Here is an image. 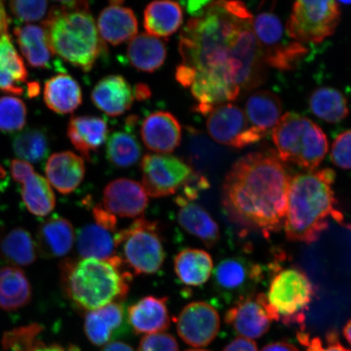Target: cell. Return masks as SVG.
Returning a JSON list of instances; mask_svg holds the SVG:
<instances>
[{
	"instance_id": "25",
	"label": "cell",
	"mask_w": 351,
	"mask_h": 351,
	"mask_svg": "<svg viewBox=\"0 0 351 351\" xmlns=\"http://www.w3.org/2000/svg\"><path fill=\"white\" fill-rule=\"evenodd\" d=\"M178 206V221L182 229L199 239L206 247H213L221 237L219 226L208 210L195 202L176 197Z\"/></svg>"
},
{
	"instance_id": "51",
	"label": "cell",
	"mask_w": 351,
	"mask_h": 351,
	"mask_svg": "<svg viewBox=\"0 0 351 351\" xmlns=\"http://www.w3.org/2000/svg\"><path fill=\"white\" fill-rule=\"evenodd\" d=\"M134 98L139 101L146 100L151 97L152 92L150 88L145 84H138L134 90Z\"/></svg>"
},
{
	"instance_id": "2",
	"label": "cell",
	"mask_w": 351,
	"mask_h": 351,
	"mask_svg": "<svg viewBox=\"0 0 351 351\" xmlns=\"http://www.w3.org/2000/svg\"><path fill=\"white\" fill-rule=\"evenodd\" d=\"M291 181L274 152L250 153L235 162L226 177L223 210L236 225L269 238L284 226Z\"/></svg>"
},
{
	"instance_id": "7",
	"label": "cell",
	"mask_w": 351,
	"mask_h": 351,
	"mask_svg": "<svg viewBox=\"0 0 351 351\" xmlns=\"http://www.w3.org/2000/svg\"><path fill=\"white\" fill-rule=\"evenodd\" d=\"M273 140L280 160L314 171L328 150L326 134L308 118L285 114L273 130Z\"/></svg>"
},
{
	"instance_id": "45",
	"label": "cell",
	"mask_w": 351,
	"mask_h": 351,
	"mask_svg": "<svg viewBox=\"0 0 351 351\" xmlns=\"http://www.w3.org/2000/svg\"><path fill=\"white\" fill-rule=\"evenodd\" d=\"M138 351H179V346L173 335L162 332L144 336Z\"/></svg>"
},
{
	"instance_id": "17",
	"label": "cell",
	"mask_w": 351,
	"mask_h": 351,
	"mask_svg": "<svg viewBox=\"0 0 351 351\" xmlns=\"http://www.w3.org/2000/svg\"><path fill=\"white\" fill-rule=\"evenodd\" d=\"M147 196L141 184L132 179L118 178L104 188L103 208L116 217L137 218L147 208Z\"/></svg>"
},
{
	"instance_id": "15",
	"label": "cell",
	"mask_w": 351,
	"mask_h": 351,
	"mask_svg": "<svg viewBox=\"0 0 351 351\" xmlns=\"http://www.w3.org/2000/svg\"><path fill=\"white\" fill-rule=\"evenodd\" d=\"M225 322L243 339L252 340L265 335L273 322L267 310L265 293L237 302L227 311Z\"/></svg>"
},
{
	"instance_id": "40",
	"label": "cell",
	"mask_w": 351,
	"mask_h": 351,
	"mask_svg": "<svg viewBox=\"0 0 351 351\" xmlns=\"http://www.w3.org/2000/svg\"><path fill=\"white\" fill-rule=\"evenodd\" d=\"M42 329L37 326L21 327L12 333L4 349L8 351H77L73 348L66 350L59 345H46L37 339Z\"/></svg>"
},
{
	"instance_id": "19",
	"label": "cell",
	"mask_w": 351,
	"mask_h": 351,
	"mask_svg": "<svg viewBox=\"0 0 351 351\" xmlns=\"http://www.w3.org/2000/svg\"><path fill=\"white\" fill-rule=\"evenodd\" d=\"M143 142L148 150L169 154L182 143V129L179 121L169 112L159 111L145 118L140 129Z\"/></svg>"
},
{
	"instance_id": "47",
	"label": "cell",
	"mask_w": 351,
	"mask_h": 351,
	"mask_svg": "<svg viewBox=\"0 0 351 351\" xmlns=\"http://www.w3.org/2000/svg\"><path fill=\"white\" fill-rule=\"evenodd\" d=\"M210 1H186L182 3L188 13L193 17H197L204 14L206 10L208 7Z\"/></svg>"
},
{
	"instance_id": "32",
	"label": "cell",
	"mask_w": 351,
	"mask_h": 351,
	"mask_svg": "<svg viewBox=\"0 0 351 351\" xmlns=\"http://www.w3.org/2000/svg\"><path fill=\"white\" fill-rule=\"evenodd\" d=\"M136 117L126 121L125 130H117L109 136L106 156L109 163L118 169H128L137 164L142 157V147L134 134Z\"/></svg>"
},
{
	"instance_id": "3",
	"label": "cell",
	"mask_w": 351,
	"mask_h": 351,
	"mask_svg": "<svg viewBox=\"0 0 351 351\" xmlns=\"http://www.w3.org/2000/svg\"><path fill=\"white\" fill-rule=\"evenodd\" d=\"M335 178V171L323 169L298 174L291 179L284 221L289 241L313 243L328 230L330 219L343 223L332 189Z\"/></svg>"
},
{
	"instance_id": "36",
	"label": "cell",
	"mask_w": 351,
	"mask_h": 351,
	"mask_svg": "<svg viewBox=\"0 0 351 351\" xmlns=\"http://www.w3.org/2000/svg\"><path fill=\"white\" fill-rule=\"evenodd\" d=\"M32 285L24 271L16 267L0 269V308L16 311L32 300Z\"/></svg>"
},
{
	"instance_id": "37",
	"label": "cell",
	"mask_w": 351,
	"mask_h": 351,
	"mask_svg": "<svg viewBox=\"0 0 351 351\" xmlns=\"http://www.w3.org/2000/svg\"><path fill=\"white\" fill-rule=\"evenodd\" d=\"M348 100L341 91L331 87H320L309 98V107L315 116L335 124L344 120L349 114Z\"/></svg>"
},
{
	"instance_id": "11",
	"label": "cell",
	"mask_w": 351,
	"mask_h": 351,
	"mask_svg": "<svg viewBox=\"0 0 351 351\" xmlns=\"http://www.w3.org/2000/svg\"><path fill=\"white\" fill-rule=\"evenodd\" d=\"M141 172L147 195L159 199L177 194L195 170L185 160L169 154H147L141 161Z\"/></svg>"
},
{
	"instance_id": "12",
	"label": "cell",
	"mask_w": 351,
	"mask_h": 351,
	"mask_svg": "<svg viewBox=\"0 0 351 351\" xmlns=\"http://www.w3.org/2000/svg\"><path fill=\"white\" fill-rule=\"evenodd\" d=\"M207 130L215 142L235 149L251 146L265 136L250 123L243 110L229 103L208 114Z\"/></svg>"
},
{
	"instance_id": "21",
	"label": "cell",
	"mask_w": 351,
	"mask_h": 351,
	"mask_svg": "<svg viewBox=\"0 0 351 351\" xmlns=\"http://www.w3.org/2000/svg\"><path fill=\"white\" fill-rule=\"evenodd\" d=\"M127 320L138 335L162 332L170 327L168 298L147 296L132 304L127 311Z\"/></svg>"
},
{
	"instance_id": "4",
	"label": "cell",
	"mask_w": 351,
	"mask_h": 351,
	"mask_svg": "<svg viewBox=\"0 0 351 351\" xmlns=\"http://www.w3.org/2000/svg\"><path fill=\"white\" fill-rule=\"evenodd\" d=\"M60 267L66 296L78 310L86 313L112 302H121L128 295L133 280L119 256L108 260H67Z\"/></svg>"
},
{
	"instance_id": "48",
	"label": "cell",
	"mask_w": 351,
	"mask_h": 351,
	"mask_svg": "<svg viewBox=\"0 0 351 351\" xmlns=\"http://www.w3.org/2000/svg\"><path fill=\"white\" fill-rule=\"evenodd\" d=\"M261 351H300L295 346L288 343V342L278 341L267 345Z\"/></svg>"
},
{
	"instance_id": "23",
	"label": "cell",
	"mask_w": 351,
	"mask_h": 351,
	"mask_svg": "<svg viewBox=\"0 0 351 351\" xmlns=\"http://www.w3.org/2000/svg\"><path fill=\"white\" fill-rule=\"evenodd\" d=\"M45 173L50 185L60 194L69 195L84 180L85 161L72 152H57L47 160Z\"/></svg>"
},
{
	"instance_id": "52",
	"label": "cell",
	"mask_w": 351,
	"mask_h": 351,
	"mask_svg": "<svg viewBox=\"0 0 351 351\" xmlns=\"http://www.w3.org/2000/svg\"><path fill=\"white\" fill-rule=\"evenodd\" d=\"M343 335L346 341H348L349 344L351 346V319L346 324L343 328Z\"/></svg>"
},
{
	"instance_id": "33",
	"label": "cell",
	"mask_w": 351,
	"mask_h": 351,
	"mask_svg": "<svg viewBox=\"0 0 351 351\" xmlns=\"http://www.w3.org/2000/svg\"><path fill=\"white\" fill-rule=\"evenodd\" d=\"M126 55L130 64L138 71L154 73L165 64L166 44L159 38L140 34L130 42Z\"/></svg>"
},
{
	"instance_id": "44",
	"label": "cell",
	"mask_w": 351,
	"mask_h": 351,
	"mask_svg": "<svg viewBox=\"0 0 351 351\" xmlns=\"http://www.w3.org/2000/svg\"><path fill=\"white\" fill-rule=\"evenodd\" d=\"M330 158L339 168L351 169V130L337 136L332 143Z\"/></svg>"
},
{
	"instance_id": "24",
	"label": "cell",
	"mask_w": 351,
	"mask_h": 351,
	"mask_svg": "<svg viewBox=\"0 0 351 351\" xmlns=\"http://www.w3.org/2000/svg\"><path fill=\"white\" fill-rule=\"evenodd\" d=\"M68 138L76 150L86 160L107 141L108 122L104 118L95 116H77L70 119Z\"/></svg>"
},
{
	"instance_id": "18",
	"label": "cell",
	"mask_w": 351,
	"mask_h": 351,
	"mask_svg": "<svg viewBox=\"0 0 351 351\" xmlns=\"http://www.w3.org/2000/svg\"><path fill=\"white\" fill-rule=\"evenodd\" d=\"M128 320L122 302H112L89 311L85 317L84 330L90 343L104 346L127 331Z\"/></svg>"
},
{
	"instance_id": "26",
	"label": "cell",
	"mask_w": 351,
	"mask_h": 351,
	"mask_svg": "<svg viewBox=\"0 0 351 351\" xmlns=\"http://www.w3.org/2000/svg\"><path fill=\"white\" fill-rule=\"evenodd\" d=\"M43 99L47 108L57 114L72 113L82 104L81 86L69 74H57L45 82Z\"/></svg>"
},
{
	"instance_id": "30",
	"label": "cell",
	"mask_w": 351,
	"mask_h": 351,
	"mask_svg": "<svg viewBox=\"0 0 351 351\" xmlns=\"http://www.w3.org/2000/svg\"><path fill=\"white\" fill-rule=\"evenodd\" d=\"M28 72L10 34L0 37V91L20 95L24 93V83Z\"/></svg>"
},
{
	"instance_id": "46",
	"label": "cell",
	"mask_w": 351,
	"mask_h": 351,
	"mask_svg": "<svg viewBox=\"0 0 351 351\" xmlns=\"http://www.w3.org/2000/svg\"><path fill=\"white\" fill-rule=\"evenodd\" d=\"M223 351H258V348L253 340L239 337L226 346Z\"/></svg>"
},
{
	"instance_id": "22",
	"label": "cell",
	"mask_w": 351,
	"mask_h": 351,
	"mask_svg": "<svg viewBox=\"0 0 351 351\" xmlns=\"http://www.w3.org/2000/svg\"><path fill=\"white\" fill-rule=\"evenodd\" d=\"M95 106L109 117H116L128 112L133 106V88L124 77L108 75L103 77L91 92Z\"/></svg>"
},
{
	"instance_id": "55",
	"label": "cell",
	"mask_w": 351,
	"mask_h": 351,
	"mask_svg": "<svg viewBox=\"0 0 351 351\" xmlns=\"http://www.w3.org/2000/svg\"><path fill=\"white\" fill-rule=\"evenodd\" d=\"M2 35H3V34H2L1 32H0V37H1V36H2Z\"/></svg>"
},
{
	"instance_id": "49",
	"label": "cell",
	"mask_w": 351,
	"mask_h": 351,
	"mask_svg": "<svg viewBox=\"0 0 351 351\" xmlns=\"http://www.w3.org/2000/svg\"><path fill=\"white\" fill-rule=\"evenodd\" d=\"M10 21V16L8 14L6 8L3 2H0V32L3 35L8 34Z\"/></svg>"
},
{
	"instance_id": "10",
	"label": "cell",
	"mask_w": 351,
	"mask_h": 351,
	"mask_svg": "<svg viewBox=\"0 0 351 351\" xmlns=\"http://www.w3.org/2000/svg\"><path fill=\"white\" fill-rule=\"evenodd\" d=\"M341 17L336 1H297L287 22L288 36L296 42L319 43L335 34Z\"/></svg>"
},
{
	"instance_id": "5",
	"label": "cell",
	"mask_w": 351,
	"mask_h": 351,
	"mask_svg": "<svg viewBox=\"0 0 351 351\" xmlns=\"http://www.w3.org/2000/svg\"><path fill=\"white\" fill-rule=\"evenodd\" d=\"M56 3L42 24L52 51L82 71H91L104 47L88 3Z\"/></svg>"
},
{
	"instance_id": "35",
	"label": "cell",
	"mask_w": 351,
	"mask_h": 351,
	"mask_svg": "<svg viewBox=\"0 0 351 351\" xmlns=\"http://www.w3.org/2000/svg\"><path fill=\"white\" fill-rule=\"evenodd\" d=\"M248 121L263 134L274 129L282 118V103L278 95L267 90L254 92L245 103Z\"/></svg>"
},
{
	"instance_id": "38",
	"label": "cell",
	"mask_w": 351,
	"mask_h": 351,
	"mask_svg": "<svg viewBox=\"0 0 351 351\" xmlns=\"http://www.w3.org/2000/svg\"><path fill=\"white\" fill-rule=\"evenodd\" d=\"M0 253L15 266H29L36 261L37 248L32 235L22 228L12 230L0 243Z\"/></svg>"
},
{
	"instance_id": "31",
	"label": "cell",
	"mask_w": 351,
	"mask_h": 351,
	"mask_svg": "<svg viewBox=\"0 0 351 351\" xmlns=\"http://www.w3.org/2000/svg\"><path fill=\"white\" fill-rule=\"evenodd\" d=\"M173 269L176 276L184 285L199 287L210 278L213 261L204 250L186 248L175 256Z\"/></svg>"
},
{
	"instance_id": "14",
	"label": "cell",
	"mask_w": 351,
	"mask_h": 351,
	"mask_svg": "<svg viewBox=\"0 0 351 351\" xmlns=\"http://www.w3.org/2000/svg\"><path fill=\"white\" fill-rule=\"evenodd\" d=\"M221 328L218 311L205 302H193L178 315L177 330L185 343L195 348H204L216 339Z\"/></svg>"
},
{
	"instance_id": "50",
	"label": "cell",
	"mask_w": 351,
	"mask_h": 351,
	"mask_svg": "<svg viewBox=\"0 0 351 351\" xmlns=\"http://www.w3.org/2000/svg\"><path fill=\"white\" fill-rule=\"evenodd\" d=\"M100 351H134L133 348L122 341L110 342L106 346H103Z\"/></svg>"
},
{
	"instance_id": "39",
	"label": "cell",
	"mask_w": 351,
	"mask_h": 351,
	"mask_svg": "<svg viewBox=\"0 0 351 351\" xmlns=\"http://www.w3.org/2000/svg\"><path fill=\"white\" fill-rule=\"evenodd\" d=\"M13 152L21 160L28 163L43 161L49 152V143L47 135L39 130H27L21 132L13 140Z\"/></svg>"
},
{
	"instance_id": "13",
	"label": "cell",
	"mask_w": 351,
	"mask_h": 351,
	"mask_svg": "<svg viewBox=\"0 0 351 351\" xmlns=\"http://www.w3.org/2000/svg\"><path fill=\"white\" fill-rule=\"evenodd\" d=\"M263 274L262 267L247 258H227L219 262L213 271L214 287L223 300L236 304L254 295Z\"/></svg>"
},
{
	"instance_id": "16",
	"label": "cell",
	"mask_w": 351,
	"mask_h": 351,
	"mask_svg": "<svg viewBox=\"0 0 351 351\" xmlns=\"http://www.w3.org/2000/svg\"><path fill=\"white\" fill-rule=\"evenodd\" d=\"M10 170L12 178L21 184L22 199L29 212L41 217L49 215L55 208L56 197L47 180L23 160H13Z\"/></svg>"
},
{
	"instance_id": "8",
	"label": "cell",
	"mask_w": 351,
	"mask_h": 351,
	"mask_svg": "<svg viewBox=\"0 0 351 351\" xmlns=\"http://www.w3.org/2000/svg\"><path fill=\"white\" fill-rule=\"evenodd\" d=\"M117 251L125 265L136 275H152L163 266L166 254L160 227L139 218L116 234Z\"/></svg>"
},
{
	"instance_id": "42",
	"label": "cell",
	"mask_w": 351,
	"mask_h": 351,
	"mask_svg": "<svg viewBox=\"0 0 351 351\" xmlns=\"http://www.w3.org/2000/svg\"><path fill=\"white\" fill-rule=\"evenodd\" d=\"M10 8L17 20L25 23L46 20L51 12L47 1H12Z\"/></svg>"
},
{
	"instance_id": "20",
	"label": "cell",
	"mask_w": 351,
	"mask_h": 351,
	"mask_svg": "<svg viewBox=\"0 0 351 351\" xmlns=\"http://www.w3.org/2000/svg\"><path fill=\"white\" fill-rule=\"evenodd\" d=\"M121 1L110 2L99 16L97 25L101 39L112 46L131 41L138 35V22L131 8Z\"/></svg>"
},
{
	"instance_id": "34",
	"label": "cell",
	"mask_w": 351,
	"mask_h": 351,
	"mask_svg": "<svg viewBox=\"0 0 351 351\" xmlns=\"http://www.w3.org/2000/svg\"><path fill=\"white\" fill-rule=\"evenodd\" d=\"M182 8L177 2L155 1L145 8L143 25L152 36L169 38L182 27Z\"/></svg>"
},
{
	"instance_id": "28",
	"label": "cell",
	"mask_w": 351,
	"mask_h": 351,
	"mask_svg": "<svg viewBox=\"0 0 351 351\" xmlns=\"http://www.w3.org/2000/svg\"><path fill=\"white\" fill-rule=\"evenodd\" d=\"M75 232L67 219L55 216L47 219L39 228L38 245L44 256L59 258L71 251Z\"/></svg>"
},
{
	"instance_id": "54",
	"label": "cell",
	"mask_w": 351,
	"mask_h": 351,
	"mask_svg": "<svg viewBox=\"0 0 351 351\" xmlns=\"http://www.w3.org/2000/svg\"><path fill=\"white\" fill-rule=\"evenodd\" d=\"M186 351H209V350H202V349H192V350H188Z\"/></svg>"
},
{
	"instance_id": "29",
	"label": "cell",
	"mask_w": 351,
	"mask_h": 351,
	"mask_svg": "<svg viewBox=\"0 0 351 351\" xmlns=\"http://www.w3.org/2000/svg\"><path fill=\"white\" fill-rule=\"evenodd\" d=\"M14 34L21 53L30 66L37 69L51 67L54 53L43 25L20 26L15 29Z\"/></svg>"
},
{
	"instance_id": "6",
	"label": "cell",
	"mask_w": 351,
	"mask_h": 351,
	"mask_svg": "<svg viewBox=\"0 0 351 351\" xmlns=\"http://www.w3.org/2000/svg\"><path fill=\"white\" fill-rule=\"evenodd\" d=\"M269 269L270 283L265 295L271 319L300 326L304 332L306 313L315 295L313 282L300 267L283 266L278 258Z\"/></svg>"
},
{
	"instance_id": "43",
	"label": "cell",
	"mask_w": 351,
	"mask_h": 351,
	"mask_svg": "<svg viewBox=\"0 0 351 351\" xmlns=\"http://www.w3.org/2000/svg\"><path fill=\"white\" fill-rule=\"evenodd\" d=\"M326 345L319 337H311L304 332H300L297 335L298 341L306 348V351H351L341 344L339 335L336 330H331L326 333Z\"/></svg>"
},
{
	"instance_id": "9",
	"label": "cell",
	"mask_w": 351,
	"mask_h": 351,
	"mask_svg": "<svg viewBox=\"0 0 351 351\" xmlns=\"http://www.w3.org/2000/svg\"><path fill=\"white\" fill-rule=\"evenodd\" d=\"M253 30L263 62L270 67L291 71L306 54L304 44L289 38L279 17L271 12L254 16Z\"/></svg>"
},
{
	"instance_id": "41",
	"label": "cell",
	"mask_w": 351,
	"mask_h": 351,
	"mask_svg": "<svg viewBox=\"0 0 351 351\" xmlns=\"http://www.w3.org/2000/svg\"><path fill=\"white\" fill-rule=\"evenodd\" d=\"M27 108L19 98L6 95L0 98V131L13 133L24 128Z\"/></svg>"
},
{
	"instance_id": "1",
	"label": "cell",
	"mask_w": 351,
	"mask_h": 351,
	"mask_svg": "<svg viewBox=\"0 0 351 351\" xmlns=\"http://www.w3.org/2000/svg\"><path fill=\"white\" fill-rule=\"evenodd\" d=\"M254 16L239 1L210 2L180 34L182 64L176 80L191 86L197 74H210L241 91L265 82L267 73L253 30Z\"/></svg>"
},
{
	"instance_id": "53",
	"label": "cell",
	"mask_w": 351,
	"mask_h": 351,
	"mask_svg": "<svg viewBox=\"0 0 351 351\" xmlns=\"http://www.w3.org/2000/svg\"><path fill=\"white\" fill-rule=\"evenodd\" d=\"M5 172H4V170L2 168L1 166H0V179H2L4 177H5Z\"/></svg>"
},
{
	"instance_id": "27",
	"label": "cell",
	"mask_w": 351,
	"mask_h": 351,
	"mask_svg": "<svg viewBox=\"0 0 351 351\" xmlns=\"http://www.w3.org/2000/svg\"><path fill=\"white\" fill-rule=\"evenodd\" d=\"M117 232L97 221L87 223L77 232L76 245L79 256L98 260L115 256Z\"/></svg>"
}]
</instances>
